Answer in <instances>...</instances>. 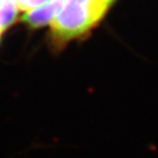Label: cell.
Returning <instances> with one entry per match:
<instances>
[{"mask_svg":"<svg viewBox=\"0 0 158 158\" xmlns=\"http://www.w3.org/2000/svg\"><path fill=\"white\" fill-rule=\"evenodd\" d=\"M67 0H52L44 6L30 10L22 15V21L32 27H41L52 23Z\"/></svg>","mask_w":158,"mask_h":158,"instance_id":"2","label":"cell"},{"mask_svg":"<svg viewBox=\"0 0 158 158\" xmlns=\"http://www.w3.org/2000/svg\"><path fill=\"white\" fill-rule=\"evenodd\" d=\"M108 1H109V2H110V5H112V3H113L114 1H115V0H108Z\"/></svg>","mask_w":158,"mask_h":158,"instance_id":"5","label":"cell"},{"mask_svg":"<svg viewBox=\"0 0 158 158\" xmlns=\"http://www.w3.org/2000/svg\"><path fill=\"white\" fill-rule=\"evenodd\" d=\"M18 8L15 0H0V31L3 32L15 21Z\"/></svg>","mask_w":158,"mask_h":158,"instance_id":"3","label":"cell"},{"mask_svg":"<svg viewBox=\"0 0 158 158\" xmlns=\"http://www.w3.org/2000/svg\"><path fill=\"white\" fill-rule=\"evenodd\" d=\"M1 34H2V32H1V31H0V37H1Z\"/></svg>","mask_w":158,"mask_h":158,"instance_id":"6","label":"cell"},{"mask_svg":"<svg viewBox=\"0 0 158 158\" xmlns=\"http://www.w3.org/2000/svg\"><path fill=\"white\" fill-rule=\"evenodd\" d=\"M110 6L108 0H67L51 23L53 35L68 41L85 34L103 18Z\"/></svg>","mask_w":158,"mask_h":158,"instance_id":"1","label":"cell"},{"mask_svg":"<svg viewBox=\"0 0 158 158\" xmlns=\"http://www.w3.org/2000/svg\"><path fill=\"white\" fill-rule=\"evenodd\" d=\"M49 1H52V0H15L17 8L21 11H24V12L36 9L41 6H44L45 3L49 2Z\"/></svg>","mask_w":158,"mask_h":158,"instance_id":"4","label":"cell"}]
</instances>
